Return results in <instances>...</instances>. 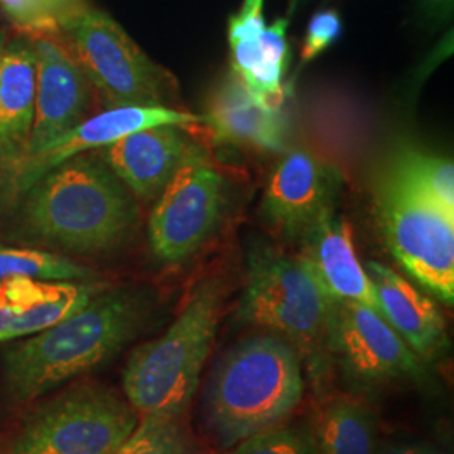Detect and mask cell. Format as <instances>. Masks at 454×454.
I'll return each mask as SVG.
<instances>
[{
    "mask_svg": "<svg viewBox=\"0 0 454 454\" xmlns=\"http://www.w3.org/2000/svg\"><path fill=\"white\" fill-rule=\"evenodd\" d=\"M153 313L146 288H105L82 309L17 343L4 357L12 399L29 403L116 356Z\"/></svg>",
    "mask_w": 454,
    "mask_h": 454,
    "instance_id": "cell-1",
    "label": "cell"
},
{
    "mask_svg": "<svg viewBox=\"0 0 454 454\" xmlns=\"http://www.w3.org/2000/svg\"><path fill=\"white\" fill-rule=\"evenodd\" d=\"M19 199L24 236L78 254L118 249L138 221L130 191L95 153L54 167Z\"/></svg>",
    "mask_w": 454,
    "mask_h": 454,
    "instance_id": "cell-2",
    "label": "cell"
},
{
    "mask_svg": "<svg viewBox=\"0 0 454 454\" xmlns=\"http://www.w3.org/2000/svg\"><path fill=\"white\" fill-rule=\"evenodd\" d=\"M305 394L301 360L290 343L256 335L231 348L212 373L204 422L215 446L229 450L292 416Z\"/></svg>",
    "mask_w": 454,
    "mask_h": 454,
    "instance_id": "cell-3",
    "label": "cell"
},
{
    "mask_svg": "<svg viewBox=\"0 0 454 454\" xmlns=\"http://www.w3.org/2000/svg\"><path fill=\"white\" fill-rule=\"evenodd\" d=\"M221 311V283L206 279L163 335L135 348L123 372V390L138 416L182 418L189 409L211 354Z\"/></svg>",
    "mask_w": 454,
    "mask_h": 454,
    "instance_id": "cell-4",
    "label": "cell"
},
{
    "mask_svg": "<svg viewBox=\"0 0 454 454\" xmlns=\"http://www.w3.org/2000/svg\"><path fill=\"white\" fill-rule=\"evenodd\" d=\"M332 300L300 258L256 241L246 254L239 313L246 322L290 343L318 372L326 358V325Z\"/></svg>",
    "mask_w": 454,
    "mask_h": 454,
    "instance_id": "cell-5",
    "label": "cell"
},
{
    "mask_svg": "<svg viewBox=\"0 0 454 454\" xmlns=\"http://www.w3.org/2000/svg\"><path fill=\"white\" fill-rule=\"evenodd\" d=\"M56 34L82 67L95 95L110 108L165 106L177 82L155 65L112 17L74 2L56 22Z\"/></svg>",
    "mask_w": 454,
    "mask_h": 454,
    "instance_id": "cell-6",
    "label": "cell"
},
{
    "mask_svg": "<svg viewBox=\"0 0 454 454\" xmlns=\"http://www.w3.org/2000/svg\"><path fill=\"white\" fill-rule=\"evenodd\" d=\"M140 416L127 399L98 384L52 397L22 422L11 454H114Z\"/></svg>",
    "mask_w": 454,
    "mask_h": 454,
    "instance_id": "cell-7",
    "label": "cell"
},
{
    "mask_svg": "<svg viewBox=\"0 0 454 454\" xmlns=\"http://www.w3.org/2000/svg\"><path fill=\"white\" fill-rule=\"evenodd\" d=\"M375 212L392 256L427 292L454 301V215L384 176Z\"/></svg>",
    "mask_w": 454,
    "mask_h": 454,
    "instance_id": "cell-8",
    "label": "cell"
},
{
    "mask_svg": "<svg viewBox=\"0 0 454 454\" xmlns=\"http://www.w3.org/2000/svg\"><path fill=\"white\" fill-rule=\"evenodd\" d=\"M226 207L224 177L206 160L189 163L159 195L148 221V241L163 262L192 258Z\"/></svg>",
    "mask_w": 454,
    "mask_h": 454,
    "instance_id": "cell-9",
    "label": "cell"
},
{
    "mask_svg": "<svg viewBox=\"0 0 454 454\" xmlns=\"http://www.w3.org/2000/svg\"><path fill=\"white\" fill-rule=\"evenodd\" d=\"M325 348L326 358L358 387H377L421 373L419 357L379 311L365 305L332 303Z\"/></svg>",
    "mask_w": 454,
    "mask_h": 454,
    "instance_id": "cell-10",
    "label": "cell"
},
{
    "mask_svg": "<svg viewBox=\"0 0 454 454\" xmlns=\"http://www.w3.org/2000/svg\"><path fill=\"white\" fill-rule=\"evenodd\" d=\"M197 121H202V116L179 112L168 106L108 108L91 118L82 120L80 125L66 131L65 135L51 142L35 155L11 163L7 174V192L11 197L19 199L54 167L76 155L88 153L90 150L112 145L116 140L135 131L162 125L189 127Z\"/></svg>",
    "mask_w": 454,
    "mask_h": 454,
    "instance_id": "cell-11",
    "label": "cell"
},
{
    "mask_svg": "<svg viewBox=\"0 0 454 454\" xmlns=\"http://www.w3.org/2000/svg\"><path fill=\"white\" fill-rule=\"evenodd\" d=\"M29 41L35 59V105L33 130L20 159L35 155L66 131L80 125L90 114L95 98L82 67L67 52L56 31Z\"/></svg>",
    "mask_w": 454,
    "mask_h": 454,
    "instance_id": "cell-12",
    "label": "cell"
},
{
    "mask_svg": "<svg viewBox=\"0 0 454 454\" xmlns=\"http://www.w3.org/2000/svg\"><path fill=\"white\" fill-rule=\"evenodd\" d=\"M339 170L303 148L288 152L266 185L261 211L288 239L300 241L309 227L335 209Z\"/></svg>",
    "mask_w": 454,
    "mask_h": 454,
    "instance_id": "cell-13",
    "label": "cell"
},
{
    "mask_svg": "<svg viewBox=\"0 0 454 454\" xmlns=\"http://www.w3.org/2000/svg\"><path fill=\"white\" fill-rule=\"evenodd\" d=\"M182 129L179 125H162L135 131L103 146L99 159L131 195L155 200L180 168L206 160L202 148L182 133Z\"/></svg>",
    "mask_w": 454,
    "mask_h": 454,
    "instance_id": "cell-14",
    "label": "cell"
},
{
    "mask_svg": "<svg viewBox=\"0 0 454 454\" xmlns=\"http://www.w3.org/2000/svg\"><path fill=\"white\" fill-rule=\"evenodd\" d=\"M300 260L332 301H348L379 311L372 281L358 260L352 227L337 211L326 212L300 239Z\"/></svg>",
    "mask_w": 454,
    "mask_h": 454,
    "instance_id": "cell-15",
    "label": "cell"
},
{
    "mask_svg": "<svg viewBox=\"0 0 454 454\" xmlns=\"http://www.w3.org/2000/svg\"><path fill=\"white\" fill-rule=\"evenodd\" d=\"M105 288L95 281H0V343L31 337L65 320Z\"/></svg>",
    "mask_w": 454,
    "mask_h": 454,
    "instance_id": "cell-16",
    "label": "cell"
},
{
    "mask_svg": "<svg viewBox=\"0 0 454 454\" xmlns=\"http://www.w3.org/2000/svg\"><path fill=\"white\" fill-rule=\"evenodd\" d=\"M202 120L223 144L266 152H283L286 146L285 116L254 97L236 73L212 90Z\"/></svg>",
    "mask_w": 454,
    "mask_h": 454,
    "instance_id": "cell-17",
    "label": "cell"
},
{
    "mask_svg": "<svg viewBox=\"0 0 454 454\" xmlns=\"http://www.w3.org/2000/svg\"><path fill=\"white\" fill-rule=\"evenodd\" d=\"M372 281L379 313L422 358H433L446 343V322L436 301L389 266L371 261L365 268Z\"/></svg>",
    "mask_w": 454,
    "mask_h": 454,
    "instance_id": "cell-18",
    "label": "cell"
},
{
    "mask_svg": "<svg viewBox=\"0 0 454 454\" xmlns=\"http://www.w3.org/2000/svg\"><path fill=\"white\" fill-rule=\"evenodd\" d=\"M35 59L27 37L16 39L0 54V157L16 162L33 130Z\"/></svg>",
    "mask_w": 454,
    "mask_h": 454,
    "instance_id": "cell-19",
    "label": "cell"
},
{
    "mask_svg": "<svg viewBox=\"0 0 454 454\" xmlns=\"http://www.w3.org/2000/svg\"><path fill=\"white\" fill-rule=\"evenodd\" d=\"M305 427L315 454H375L379 446L372 407L354 394L325 395Z\"/></svg>",
    "mask_w": 454,
    "mask_h": 454,
    "instance_id": "cell-20",
    "label": "cell"
},
{
    "mask_svg": "<svg viewBox=\"0 0 454 454\" xmlns=\"http://www.w3.org/2000/svg\"><path fill=\"white\" fill-rule=\"evenodd\" d=\"M286 19H278L273 26L264 27L260 37L244 41L232 49V73H236L247 90L276 112H281L285 101L283 74L286 69Z\"/></svg>",
    "mask_w": 454,
    "mask_h": 454,
    "instance_id": "cell-21",
    "label": "cell"
},
{
    "mask_svg": "<svg viewBox=\"0 0 454 454\" xmlns=\"http://www.w3.org/2000/svg\"><path fill=\"white\" fill-rule=\"evenodd\" d=\"M386 176L429 199L441 211L454 215V165L451 159L404 146L392 157Z\"/></svg>",
    "mask_w": 454,
    "mask_h": 454,
    "instance_id": "cell-22",
    "label": "cell"
},
{
    "mask_svg": "<svg viewBox=\"0 0 454 454\" xmlns=\"http://www.w3.org/2000/svg\"><path fill=\"white\" fill-rule=\"evenodd\" d=\"M95 271L59 253L0 244V281L31 278L41 281H91Z\"/></svg>",
    "mask_w": 454,
    "mask_h": 454,
    "instance_id": "cell-23",
    "label": "cell"
},
{
    "mask_svg": "<svg viewBox=\"0 0 454 454\" xmlns=\"http://www.w3.org/2000/svg\"><path fill=\"white\" fill-rule=\"evenodd\" d=\"M114 454H202L180 418L140 416L137 427Z\"/></svg>",
    "mask_w": 454,
    "mask_h": 454,
    "instance_id": "cell-24",
    "label": "cell"
},
{
    "mask_svg": "<svg viewBox=\"0 0 454 454\" xmlns=\"http://www.w3.org/2000/svg\"><path fill=\"white\" fill-rule=\"evenodd\" d=\"M78 0H0L4 16L24 37L56 31L58 17Z\"/></svg>",
    "mask_w": 454,
    "mask_h": 454,
    "instance_id": "cell-25",
    "label": "cell"
},
{
    "mask_svg": "<svg viewBox=\"0 0 454 454\" xmlns=\"http://www.w3.org/2000/svg\"><path fill=\"white\" fill-rule=\"evenodd\" d=\"M221 454H315L307 427L279 424Z\"/></svg>",
    "mask_w": 454,
    "mask_h": 454,
    "instance_id": "cell-26",
    "label": "cell"
},
{
    "mask_svg": "<svg viewBox=\"0 0 454 454\" xmlns=\"http://www.w3.org/2000/svg\"><path fill=\"white\" fill-rule=\"evenodd\" d=\"M341 34V19L337 11H322L311 17L305 34L301 61L309 63L330 48Z\"/></svg>",
    "mask_w": 454,
    "mask_h": 454,
    "instance_id": "cell-27",
    "label": "cell"
},
{
    "mask_svg": "<svg viewBox=\"0 0 454 454\" xmlns=\"http://www.w3.org/2000/svg\"><path fill=\"white\" fill-rule=\"evenodd\" d=\"M264 31V19L261 12H239L229 20V44L253 41Z\"/></svg>",
    "mask_w": 454,
    "mask_h": 454,
    "instance_id": "cell-28",
    "label": "cell"
},
{
    "mask_svg": "<svg viewBox=\"0 0 454 454\" xmlns=\"http://www.w3.org/2000/svg\"><path fill=\"white\" fill-rule=\"evenodd\" d=\"M375 454H448L436 444L421 439L387 441L377 446Z\"/></svg>",
    "mask_w": 454,
    "mask_h": 454,
    "instance_id": "cell-29",
    "label": "cell"
},
{
    "mask_svg": "<svg viewBox=\"0 0 454 454\" xmlns=\"http://www.w3.org/2000/svg\"><path fill=\"white\" fill-rule=\"evenodd\" d=\"M262 0H244L243 12H261Z\"/></svg>",
    "mask_w": 454,
    "mask_h": 454,
    "instance_id": "cell-30",
    "label": "cell"
},
{
    "mask_svg": "<svg viewBox=\"0 0 454 454\" xmlns=\"http://www.w3.org/2000/svg\"><path fill=\"white\" fill-rule=\"evenodd\" d=\"M2 49H4V34L0 33V54H2Z\"/></svg>",
    "mask_w": 454,
    "mask_h": 454,
    "instance_id": "cell-31",
    "label": "cell"
}]
</instances>
